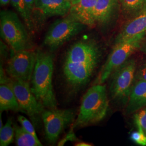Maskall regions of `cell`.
<instances>
[{"mask_svg":"<svg viewBox=\"0 0 146 146\" xmlns=\"http://www.w3.org/2000/svg\"><path fill=\"white\" fill-rule=\"evenodd\" d=\"M136 66L134 59H129L116 69L110 77V92L115 101L127 103L135 81Z\"/></svg>","mask_w":146,"mask_h":146,"instance_id":"obj_7","label":"cell"},{"mask_svg":"<svg viewBox=\"0 0 146 146\" xmlns=\"http://www.w3.org/2000/svg\"></svg>","mask_w":146,"mask_h":146,"instance_id":"obj_31","label":"cell"},{"mask_svg":"<svg viewBox=\"0 0 146 146\" xmlns=\"http://www.w3.org/2000/svg\"><path fill=\"white\" fill-rule=\"evenodd\" d=\"M53 55L50 52L37 50L36 63L30 82L31 91L46 109L57 108L52 86Z\"/></svg>","mask_w":146,"mask_h":146,"instance_id":"obj_2","label":"cell"},{"mask_svg":"<svg viewBox=\"0 0 146 146\" xmlns=\"http://www.w3.org/2000/svg\"><path fill=\"white\" fill-rule=\"evenodd\" d=\"M108 107L106 86L94 84L83 96L78 114L72 127L83 128L99 122L106 116Z\"/></svg>","mask_w":146,"mask_h":146,"instance_id":"obj_3","label":"cell"},{"mask_svg":"<svg viewBox=\"0 0 146 146\" xmlns=\"http://www.w3.org/2000/svg\"><path fill=\"white\" fill-rule=\"evenodd\" d=\"M139 80L146 81V61L136 67L134 82Z\"/></svg>","mask_w":146,"mask_h":146,"instance_id":"obj_25","label":"cell"},{"mask_svg":"<svg viewBox=\"0 0 146 146\" xmlns=\"http://www.w3.org/2000/svg\"><path fill=\"white\" fill-rule=\"evenodd\" d=\"M71 7L69 0H36L33 12L37 13L40 19L65 16L69 14Z\"/></svg>","mask_w":146,"mask_h":146,"instance_id":"obj_11","label":"cell"},{"mask_svg":"<svg viewBox=\"0 0 146 146\" xmlns=\"http://www.w3.org/2000/svg\"><path fill=\"white\" fill-rule=\"evenodd\" d=\"M101 53L94 40L84 38L75 42L66 52L62 65L65 84L76 94L90 81L99 63Z\"/></svg>","mask_w":146,"mask_h":146,"instance_id":"obj_1","label":"cell"},{"mask_svg":"<svg viewBox=\"0 0 146 146\" xmlns=\"http://www.w3.org/2000/svg\"><path fill=\"white\" fill-rule=\"evenodd\" d=\"M86 26L72 16H65L56 20L49 27L45 35L43 44L51 52L55 51L83 31Z\"/></svg>","mask_w":146,"mask_h":146,"instance_id":"obj_6","label":"cell"},{"mask_svg":"<svg viewBox=\"0 0 146 146\" xmlns=\"http://www.w3.org/2000/svg\"><path fill=\"white\" fill-rule=\"evenodd\" d=\"M70 2H71V3H72V5L73 4V3H76V2H77L78 1V0H69Z\"/></svg>","mask_w":146,"mask_h":146,"instance_id":"obj_30","label":"cell"},{"mask_svg":"<svg viewBox=\"0 0 146 146\" xmlns=\"http://www.w3.org/2000/svg\"><path fill=\"white\" fill-rule=\"evenodd\" d=\"M120 7L119 0H98L94 9V20L101 25L108 23Z\"/></svg>","mask_w":146,"mask_h":146,"instance_id":"obj_16","label":"cell"},{"mask_svg":"<svg viewBox=\"0 0 146 146\" xmlns=\"http://www.w3.org/2000/svg\"><path fill=\"white\" fill-rule=\"evenodd\" d=\"M11 2L12 5L23 19L27 29L33 33L36 28L35 22L33 17L32 13L28 9L25 0H11Z\"/></svg>","mask_w":146,"mask_h":146,"instance_id":"obj_19","label":"cell"},{"mask_svg":"<svg viewBox=\"0 0 146 146\" xmlns=\"http://www.w3.org/2000/svg\"><path fill=\"white\" fill-rule=\"evenodd\" d=\"M143 131L139 130L133 131L131 134V139L136 144L140 146H146V136Z\"/></svg>","mask_w":146,"mask_h":146,"instance_id":"obj_23","label":"cell"},{"mask_svg":"<svg viewBox=\"0 0 146 146\" xmlns=\"http://www.w3.org/2000/svg\"><path fill=\"white\" fill-rule=\"evenodd\" d=\"M146 32V11L130 19L116 37L114 44Z\"/></svg>","mask_w":146,"mask_h":146,"instance_id":"obj_14","label":"cell"},{"mask_svg":"<svg viewBox=\"0 0 146 146\" xmlns=\"http://www.w3.org/2000/svg\"><path fill=\"white\" fill-rule=\"evenodd\" d=\"M141 51L144 54H146V42L142 44L141 47Z\"/></svg>","mask_w":146,"mask_h":146,"instance_id":"obj_29","label":"cell"},{"mask_svg":"<svg viewBox=\"0 0 146 146\" xmlns=\"http://www.w3.org/2000/svg\"><path fill=\"white\" fill-rule=\"evenodd\" d=\"M0 75V111L11 110L21 112L13 86V79L6 75L1 65Z\"/></svg>","mask_w":146,"mask_h":146,"instance_id":"obj_12","label":"cell"},{"mask_svg":"<svg viewBox=\"0 0 146 146\" xmlns=\"http://www.w3.org/2000/svg\"><path fill=\"white\" fill-rule=\"evenodd\" d=\"M75 117V112L72 109H45L41 118L47 142L50 145H55L63 131L73 125Z\"/></svg>","mask_w":146,"mask_h":146,"instance_id":"obj_8","label":"cell"},{"mask_svg":"<svg viewBox=\"0 0 146 146\" xmlns=\"http://www.w3.org/2000/svg\"><path fill=\"white\" fill-rule=\"evenodd\" d=\"M135 122L139 130L146 132V107L142 108L134 116Z\"/></svg>","mask_w":146,"mask_h":146,"instance_id":"obj_21","label":"cell"},{"mask_svg":"<svg viewBox=\"0 0 146 146\" xmlns=\"http://www.w3.org/2000/svg\"><path fill=\"white\" fill-rule=\"evenodd\" d=\"M35 1L36 0H25L28 9H29V11L31 12V13H33L34 5L35 4Z\"/></svg>","mask_w":146,"mask_h":146,"instance_id":"obj_26","label":"cell"},{"mask_svg":"<svg viewBox=\"0 0 146 146\" xmlns=\"http://www.w3.org/2000/svg\"><path fill=\"white\" fill-rule=\"evenodd\" d=\"M146 32L139 34L123 42L115 44L108 59L101 69L94 84H104L115 72L133 54L141 47Z\"/></svg>","mask_w":146,"mask_h":146,"instance_id":"obj_5","label":"cell"},{"mask_svg":"<svg viewBox=\"0 0 146 146\" xmlns=\"http://www.w3.org/2000/svg\"><path fill=\"white\" fill-rule=\"evenodd\" d=\"M127 104L125 110L128 114L146 107V81L139 80L134 82Z\"/></svg>","mask_w":146,"mask_h":146,"instance_id":"obj_15","label":"cell"},{"mask_svg":"<svg viewBox=\"0 0 146 146\" xmlns=\"http://www.w3.org/2000/svg\"><path fill=\"white\" fill-rule=\"evenodd\" d=\"M16 145L17 146H42L38 138L27 131L22 126L14 123Z\"/></svg>","mask_w":146,"mask_h":146,"instance_id":"obj_18","label":"cell"},{"mask_svg":"<svg viewBox=\"0 0 146 146\" xmlns=\"http://www.w3.org/2000/svg\"><path fill=\"white\" fill-rule=\"evenodd\" d=\"M17 120L21 124V126L27 131L38 138L34 127L32 125L31 122L29 120H28L26 117L22 115H19L17 117Z\"/></svg>","mask_w":146,"mask_h":146,"instance_id":"obj_22","label":"cell"},{"mask_svg":"<svg viewBox=\"0 0 146 146\" xmlns=\"http://www.w3.org/2000/svg\"><path fill=\"white\" fill-rule=\"evenodd\" d=\"M36 57L37 51L33 49L14 52L7 62L6 74L13 80L30 83Z\"/></svg>","mask_w":146,"mask_h":146,"instance_id":"obj_9","label":"cell"},{"mask_svg":"<svg viewBox=\"0 0 146 146\" xmlns=\"http://www.w3.org/2000/svg\"><path fill=\"white\" fill-rule=\"evenodd\" d=\"M13 86L21 112L37 121L46 108L32 92L30 83L13 80Z\"/></svg>","mask_w":146,"mask_h":146,"instance_id":"obj_10","label":"cell"},{"mask_svg":"<svg viewBox=\"0 0 146 146\" xmlns=\"http://www.w3.org/2000/svg\"><path fill=\"white\" fill-rule=\"evenodd\" d=\"M79 141L78 138L76 137L74 131V128H71L70 129L69 131L67 134L63 137L62 139L58 143V146H64L67 142L71 141V142H78Z\"/></svg>","mask_w":146,"mask_h":146,"instance_id":"obj_24","label":"cell"},{"mask_svg":"<svg viewBox=\"0 0 146 146\" xmlns=\"http://www.w3.org/2000/svg\"><path fill=\"white\" fill-rule=\"evenodd\" d=\"M0 32L1 37L13 52L32 49L33 44L26 27L15 12L1 11Z\"/></svg>","mask_w":146,"mask_h":146,"instance_id":"obj_4","label":"cell"},{"mask_svg":"<svg viewBox=\"0 0 146 146\" xmlns=\"http://www.w3.org/2000/svg\"><path fill=\"white\" fill-rule=\"evenodd\" d=\"M76 146H92V145H90V143L85 142H82V141H78L76 143L75 145Z\"/></svg>","mask_w":146,"mask_h":146,"instance_id":"obj_27","label":"cell"},{"mask_svg":"<svg viewBox=\"0 0 146 146\" xmlns=\"http://www.w3.org/2000/svg\"><path fill=\"white\" fill-rule=\"evenodd\" d=\"M10 2L11 0H0V4L2 6H5L8 5Z\"/></svg>","mask_w":146,"mask_h":146,"instance_id":"obj_28","label":"cell"},{"mask_svg":"<svg viewBox=\"0 0 146 146\" xmlns=\"http://www.w3.org/2000/svg\"><path fill=\"white\" fill-rule=\"evenodd\" d=\"M15 129L14 123L9 117L0 129V146H8L14 141Z\"/></svg>","mask_w":146,"mask_h":146,"instance_id":"obj_20","label":"cell"},{"mask_svg":"<svg viewBox=\"0 0 146 146\" xmlns=\"http://www.w3.org/2000/svg\"><path fill=\"white\" fill-rule=\"evenodd\" d=\"M122 13L129 19L146 11V0H119Z\"/></svg>","mask_w":146,"mask_h":146,"instance_id":"obj_17","label":"cell"},{"mask_svg":"<svg viewBox=\"0 0 146 146\" xmlns=\"http://www.w3.org/2000/svg\"><path fill=\"white\" fill-rule=\"evenodd\" d=\"M98 0H78L72 5L68 15L83 23L86 26H93L94 9Z\"/></svg>","mask_w":146,"mask_h":146,"instance_id":"obj_13","label":"cell"}]
</instances>
